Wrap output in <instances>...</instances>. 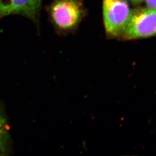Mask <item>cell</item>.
Instances as JSON below:
<instances>
[{
    "instance_id": "6da1fadb",
    "label": "cell",
    "mask_w": 156,
    "mask_h": 156,
    "mask_svg": "<svg viewBox=\"0 0 156 156\" xmlns=\"http://www.w3.org/2000/svg\"><path fill=\"white\" fill-rule=\"evenodd\" d=\"M47 11L55 29L63 34L74 31L86 15L82 0H53Z\"/></svg>"
},
{
    "instance_id": "7a4b0ae2",
    "label": "cell",
    "mask_w": 156,
    "mask_h": 156,
    "mask_svg": "<svg viewBox=\"0 0 156 156\" xmlns=\"http://www.w3.org/2000/svg\"><path fill=\"white\" fill-rule=\"evenodd\" d=\"M132 10L128 0H102L103 24L106 35L120 38Z\"/></svg>"
},
{
    "instance_id": "3957f363",
    "label": "cell",
    "mask_w": 156,
    "mask_h": 156,
    "mask_svg": "<svg viewBox=\"0 0 156 156\" xmlns=\"http://www.w3.org/2000/svg\"><path fill=\"white\" fill-rule=\"evenodd\" d=\"M156 35V10L148 7L132 10L131 15L120 38L136 40Z\"/></svg>"
},
{
    "instance_id": "277c9868",
    "label": "cell",
    "mask_w": 156,
    "mask_h": 156,
    "mask_svg": "<svg viewBox=\"0 0 156 156\" xmlns=\"http://www.w3.org/2000/svg\"><path fill=\"white\" fill-rule=\"evenodd\" d=\"M42 0H0V19L13 14L22 15L33 21L38 19Z\"/></svg>"
},
{
    "instance_id": "5b68a950",
    "label": "cell",
    "mask_w": 156,
    "mask_h": 156,
    "mask_svg": "<svg viewBox=\"0 0 156 156\" xmlns=\"http://www.w3.org/2000/svg\"><path fill=\"white\" fill-rule=\"evenodd\" d=\"M9 145V134L7 124L4 113L0 106V151L2 153L7 152Z\"/></svg>"
},
{
    "instance_id": "8992f818",
    "label": "cell",
    "mask_w": 156,
    "mask_h": 156,
    "mask_svg": "<svg viewBox=\"0 0 156 156\" xmlns=\"http://www.w3.org/2000/svg\"><path fill=\"white\" fill-rule=\"evenodd\" d=\"M146 7L156 10V0H144Z\"/></svg>"
},
{
    "instance_id": "52a82bcc",
    "label": "cell",
    "mask_w": 156,
    "mask_h": 156,
    "mask_svg": "<svg viewBox=\"0 0 156 156\" xmlns=\"http://www.w3.org/2000/svg\"><path fill=\"white\" fill-rule=\"evenodd\" d=\"M128 1L134 5L139 4L141 3V2L144 1V0H128Z\"/></svg>"
}]
</instances>
